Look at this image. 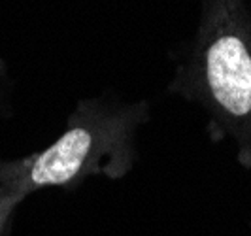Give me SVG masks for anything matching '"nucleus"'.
<instances>
[{
  "label": "nucleus",
  "instance_id": "nucleus-1",
  "mask_svg": "<svg viewBox=\"0 0 251 236\" xmlns=\"http://www.w3.org/2000/svg\"><path fill=\"white\" fill-rule=\"evenodd\" d=\"M170 93L208 113L217 140L236 144L251 168V12L246 0H201L197 34L177 66Z\"/></svg>",
  "mask_w": 251,
  "mask_h": 236
},
{
  "label": "nucleus",
  "instance_id": "nucleus-2",
  "mask_svg": "<svg viewBox=\"0 0 251 236\" xmlns=\"http://www.w3.org/2000/svg\"><path fill=\"white\" fill-rule=\"evenodd\" d=\"M150 119L146 100H79L63 134L42 151L0 159V189L26 199L48 187H70L91 176L119 180L136 161V134Z\"/></svg>",
  "mask_w": 251,
  "mask_h": 236
},
{
  "label": "nucleus",
  "instance_id": "nucleus-3",
  "mask_svg": "<svg viewBox=\"0 0 251 236\" xmlns=\"http://www.w3.org/2000/svg\"><path fill=\"white\" fill-rule=\"evenodd\" d=\"M23 200L25 199L0 189V236L12 235L13 215H15V210L19 208V204Z\"/></svg>",
  "mask_w": 251,
  "mask_h": 236
},
{
  "label": "nucleus",
  "instance_id": "nucleus-4",
  "mask_svg": "<svg viewBox=\"0 0 251 236\" xmlns=\"http://www.w3.org/2000/svg\"><path fill=\"white\" fill-rule=\"evenodd\" d=\"M8 91H10V74H8L6 62L0 59V112H2L4 104H6Z\"/></svg>",
  "mask_w": 251,
  "mask_h": 236
}]
</instances>
